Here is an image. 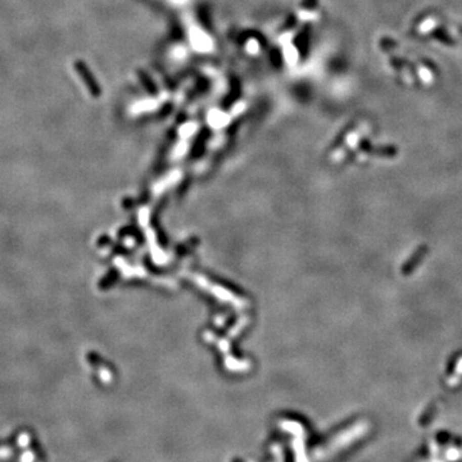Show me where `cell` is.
Listing matches in <instances>:
<instances>
[{"label":"cell","mask_w":462,"mask_h":462,"mask_svg":"<svg viewBox=\"0 0 462 462\" xmlns=\"http://www.w3.org/2000/svg\"><path fill=\"white\" fill-rule=\"evenodd\" d=\"M75 69L76 72L78 73V76L81 77V80H82V82L85 83L86 89L89 90L90 95L94 98L99 97L100 86L98 85L97 80H95V77L93 76V73L90 72V69L88 68V66H86L82 61H77L75 63Z\"/></svg>","instance_id":"cell-1"}]
</instances>
